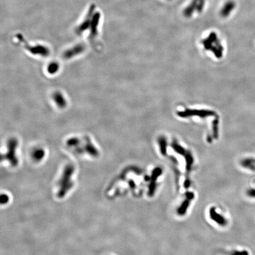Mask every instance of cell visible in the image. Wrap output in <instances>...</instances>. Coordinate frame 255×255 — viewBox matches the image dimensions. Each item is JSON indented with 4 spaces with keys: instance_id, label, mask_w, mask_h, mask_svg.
Wrapping results in <instances>:
<instances>
[{
    "instance_id": "6da1fadb",
    "label": "cell",
    "mask_w": 255,
    "mask_h": 255,
    "mask_svg": "<svg viewBox=\"0 0 255 255\" xmlns=\"http://www.w3.org/2000/svg\"><path fill=\"white\" fill-rule=\"evenodd\" d=\"M209 220L217 226L225 227L228 225V220L223 214L222 210L217 206H212L208 210Z\"/></svg>"
},
{
    "instance_id": "7a4b0ae2",
    "label": "cell",
    "mask_w": 255,
    "mask_h": 255,
    "mask_svg": "<svg viewBox=\"0 0 255 255\" xmlns=\"http://www.w3.org/2000/svg\"><path fill=\"white\" fill-rule=\"evenodd\" d=\"M74 171L73 167L71 165H68L67 167H66L63 176L60 181V191L59 193V194L62 197L68 191L69 188H71L73 186L72 181H71V176L73 174V173Z\"/></svg>"
},
{
    "instance_id": "3957f363",
    "label": "cell",
    "mask_w": 255,
    "mask_h": 255,
    "mask_svg": "<svg viewBox=\"0 0 255 255\" xmlns=\"http://www.w3.org/2000/svg\"><path fill=\"white\" fill-rule=\"evenodd\" d=\"M195 198V193L192 191H186L184 194L183 200H182L177 209V214L178 216H185L190 209L191 203Z\"/></svg>"
},
{
    "instance_id": "277c9868",
    "label": "cell",
    "mask_w": 255,
    "mask_h": 255,
    "mask_svg": "<svg viewBox=\"0 0 255 255\" xmlns=\"http://www.w3.org/2000/svg\"><path fill=\"white\" fill-rule=\"evenodd\" d=\"M17 141L15 139H11L8 143V152L6 154L5 158L9 160L12 165L17 164V159L15 156V150L17 146Z\"/></svg>"
},
{
    "instance_id": "5b68a950",
    "label": "cell",
    "mask_w": 255,
    "mask_h": 255,
    "mask_svg": "<svg viewBox=\"0 0 255 255\" xmlns=\"http://www.w3.org/2000/svg\"><path fill=\"white\" fill-rule=\"evenodd\" d=\"M235 7V4L233 1L227 2L224 6L222 14L225 17L228 16Z\"/></svg>"
},
{
    "instance_id": "8992f818",
    "label": "cell",
    "mask_w": 255,
    "mask_h": 255,
    "mask_svg": "<svg viewBox=\"0 0 255 255\" xmlns=\"http://www.w3.org/2000/svg\"><path fill=\"white\" fill-rule=\"evenodd\" d=\"M54 99L59 106L63 107L66 106V100L61 94L56 93L54 95Z\"/></svg>"
},
{
    "instance_id": "52a82bcc",
    "label": "cell",
    "mask_w": 255,
    "mask_h": 255,
    "mask_svg": "<svg viewBox=\"0 0 255 255\" xmlns=\"http://www.w3.org/2000/svg\"><path fill=\"white\" fill-rule=\"evenodd\" d=\"M58 68H59V65L57 63H51L49 66L48 70H49V73H50L53 74V73H54L58 71Z\"/></svg>"
},
{
    "instance_id": "ba28073f",
    "label": "cell",
    "mask_w": 255,
    "mask_h": 255,
    "mask_svg": "<svg viewBox=\"0 0 255 255\" xmlns=\"http://www.w3.org/2000/svg\"><path fill=\"white\" fill-rule=\"evenodd\" d=\"M247 195L252 198H255V188H250L247 190Z\"/></svg>"
},
{
    "instance_id": "9c48e42d",
    "label": "cell",
    "mask_w": 255,
    "mask_h": 255,
    "mask_svg": "<svg viewBox=\"0 0 255 255\" xmlns=\"http://www.w3.org/2000/svg\"><path fill=\"white\" fill-rule=\"evenodd\" d=\"M44 155V152L42 150H39L36 151V152L34 153V156L37 159L42 158Z\"/></svg>"
},
{
    "instance_id": "30bf717a",
    "label": "cell",
    "mask_w": 255,
    "mask_h": 255,
    "mask_svg": "<svg viewBox=\"0 0 255 255\" xmlns=\"http://www.w3.org/2000/svg\"><path fill=\"white\" fill-rule=\"evenodd\" d=\"M231 255H249V253L246 250H243L242 252L236 251L234 253H233Z\"/></svg>"
}]
</instances>
